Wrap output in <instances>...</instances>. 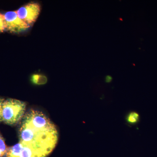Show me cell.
I'll return each instance as SVG.
<instances>
[{"label": "cell", "instance_id": "1", "mask_svg": "<svg viewBox=\"0 0 157 157\" xmlns=\"http://www.w3.org/2000/svg\"><path fill=\"white\" fill-rule=\"evenodd\" d=\"M18 137V143L7 149L6 157H47L56 147L59 133L48 117L31 109L21 121Z\"/></svg>", "mask_w": 157, "mask_h": 157}, {"label": "cell", "instance_id": "2", "mask_svg": "<svg viewBox=\"0 0 157 157\" xmlns=\"http://www.w3.org/2000/svg\"><path fill=\"white\" fill-rule=\"evenodd\" d=\"M26 104L16 99L9 98L5 100L2 108V121L6 124L14 126L22 120Z\"/></svg>", "mask_w": 157, "mask_h": 157}, {"label": "cell", "instance_id": "3", "mask_svg": "<svg viewBox=\"0 0 157 157\" xmlns=\"http://www.w3.org/2000/svg\"><path fill=\"white\" fill-rule=\"evenodd\" d=\"M41 10V6L39 3L32 2L21 7L17 12L19 18L31 26L36 22Z\"/></svg>", "mask_w": 157, "mask_h": 157}, {"label": "cell", "instance_id": "4", "mask_svg": "<svg viewBox=\"0 0 157 157\" xmlns=\"http://www.w3.org/2000/svg\"><path fill=\"white\" fill-rule=\"evenodd\" d=\"M6 29L13 33H20L28 29L31 26L21 19L17 11H11L4 14Z\"/></svg>", "mask_w": 157, "mask_h": 157}, {"label": "cell", "instance_id": "5", "mask_svg": "<svg viewBox=\"0 0 157 157\" xmlns=\"http://www.w3.org/2000/svg\"><path fill=\"white\" fill-rule=\"evenodd\" d=\"M125 120L129 124H137L140 121V116L136 111H131L126 116Z\"/></svg>", "mask_w": 157, "mask_h": 157}, {"label": "cell", "instance_id": "6", "mask_svg": "<svg viewBox=\"0 0 157 157\" xmlns=\"http://www.w3.org/2000/svg\"><path fill=\"white\" fill-rule=\"evenodd\" d=\"M31 80L34 84L41 85L47 82V78L44 75L35 74L31 76Z\"/></svg>", "mask_w": 157, "mask_h": 157}, {"label": "cell", "instance_id": "7", "mask_svg": "<svg viewBox=\"0 0 157 157\" xmlns=\"http://www.w3.org/2000/svg\"><path fill=\"white\" fill-rule=\"evenodd\" d=\"M8 148L2 137H0V157L6 155Z\"/></svg>", "mask_w": 157, "mask_h": 157}, {"label": "cell", "instance_id": "8", "mask_svg": "<svg viewBox=\"0 0 157 157\" xmlns=\"http://www.w3.org/2000/svg\"><path fill=\"white\" fill-rule=\"evenodd\" d=\"M6 29V21L3 14L0 13V33Z\"/></svg>", "mask_w": 157, "mask_h": 157}, {"label": "cell", "instance_id": "9", "mask_svg": "<svg viewBox=\"0 0 157 157\" xmlns=\"http://www.w3.org/2000/svg\"><path fill=\"white\" fill-rule=\"evenodd\" d=\"M5 101L4 98H0V122L2 121V104Z\"/></svg>", "mask_w": 157, "mask_h": 157}, {"label": "cell", "instance_id": "10", "mask_svg": "<svg viewBox=\"0 0 157 157\" xmlns=\"http://www.w3.org/2000/svg\"><path fill=\"white\" fill-rule=\"evenodd\" d=\"M112 80V77L110 76H107L106 77L105 81L107 82H110Z\"/></svg>", "mask_w": 157, "mask_h": 157}, {"label": "cell", "instance_id": "11", "mask_svg": "<svg viewBox=\"0 0 157 157\" xmlns=\"http://www.w3.org/2000/svg\"><path fill=\"white\" fill-rule=\"evenodd\" d=\"M0 137H1V135H0Z\"/></svg>", "mask_w": 157, "mask_h": 157}]
</instances>
